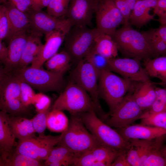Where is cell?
I'll list each match as a JSON object with an SVG mask.
<instances>
[{"label": "cell", "mask_w": 166, "mask_h": 166, "mask_svg": "<svg viewBox=\"0 0 166 166\" xmlns=\"http://www.w3.org/2000/svg\"><path fill=\"white\" fill-rule=\"evenodd\" d=\"M112 36L118 50L124 57L141 60L155 57L147 31L140 32L133 29L130 24H124Z\"/></svg>", "instance_id": "6da1fadb"}, {"label": "cell", "mask_w": 166, "mask_h": 166, "mask_svg": "<svg viewBox=\"0 0 166 166\" xmlns=\"http://www.w3.org/2000/svg\"><path fill=\"white\" fill-rule=\"evenodd\" d=\"M61 135L58 144L68 148L78 157L101 145L87 128L79 113L70 114L68 126Z\"/></svg>", "instance_id": "7a4b0ae2"}, {"label": "cell", "mask_w": 166, "mask_h": 166, "mask_svg": "<svg viewBox=\"0 0 166 166\" xmlns=\"http://www.w3.org/2000/svg\"><path fill=\"white\" fill-rule=\"evenodd\" d=\"M0 109L15 116L24 117L29 111L22 103L17 77L12 70L4 67L0 70Z\"/></svg>", "instance_id": "3957f363"}, {"label": "cell", "mask_w": 166, "mask_h": 166, "mask_svg": "<svg viewBox=\"0 0 166 166\" xmlns=\"http://www.w3.org/2000/svg\"><path fill=\"white\" fill-rule=\"evenodd\" d=\"M79 114L87 128L101 145L121 152L129 148L130 141L125 140L116 130L99 118L95 110Z\"/></svg>", "instance_id": "277c9868"}, {"label": "cell", "mask_w": 166, "mask_h": 166, "mask_svg": "<svg viewBox=\"0 0 166 166\" xmlns=\"http://www.w3.org/2000/svg\"><path fill=\"white\" fill-rule=\"evenodd\" d=\"M134 82L120 77L112 71L105 70L99 74L98 91L99 98L107 104L109 112L107 118L132 89Z\"/></svg>", "instance_id": "5b68a950"}, {"label": "cell", "mask_w": 166, "mask_h": 166, "mask_svg": "<svg viewBox=\"0 0 166 166\" xmlns=\"http://www.w3.org/2000/svg\"><path fill=\"white\" fill-rule=\"evenodd\" d=\"M11 70L32 87L41 92L53 91L61 93L66 85L63 73L31 66Z\"/></svg>", "instance_id": "8992f818"}, {"label": "cell", "mask_w": 166, "mask_h": 166, "mask_svg": "<svg viewBox=\"0 0 166 166\" xmlns=\"http://www.w3.org/2000/svg\"><path fill=\"white\" fill-rule=\"evenodd\" d=\"M52 109L66 110L70 114L92 110L96 113L95 106L88 93L81 86L70 81L55 101Z\"/></svg>", "instance_id": "52a82bcc"}, {"label": "cell", "mask_w": 166, "mask_h": 166, "mask_svg": "<svg viewBox=\"0 0 166 166\" xmlns=\"http://www.w3.org/2000/svg\"><path fill=\"white\" fill-rule=\"evenodd\" d=\"M98 32L96 28L73 26L65 39V49L71 62L76 65L85 57L92 47Z\"/></svg>", "instance_id": "ba28073f"}, {"label": "cell", "mask_w": 166, "mask_h": 166, "mask_svg": "<svg viewBox=\"0 0 166 166\" xmlns=\"http://www.w3.org/2000/svg\"><path fill=\"white\" fill-rule=\"evenodd\" d=\"M99 75L92 65L83 59L70 72L69 81L79 85L88 93L95 106L97 113L103 120L107 113L103 111L99 101L98 91Z\"/></svg>", "instance_id": "9c48e42d"}, {"label": "cell", "mask_w": 166, "mask_h": 166, "mask_svg": "<svg viewBox=\"0 0 166 166\" xmlns=\"http://www.w3.org/2000/svg\"><path fill=\"white\" fill-rule=\"evenodd\" d=\"M61 135L36 136L18 140L14 150L36 160H45L53 148L59 142Z\"/></svg>", "instance_id": "30bf717a"}, {"label": "cell", "mask_w": 166, "mask_h": 166, "mask_svg": "<svg viewBox=\"0 0 166 166\" xmlns=\"http://www.w3.org/2000/svg\"><path fill=\"white\" fill-rule=\"evenodd\" d=\"M144 111L135 101L131 93L128 92L110 115V117L105 121L111 127L123 128L140 119Z\"/></svg>", "instance_id": "8fae6325"}, {"label": "cell", "mask_w": 166, "mask_h": 166, "mask_svg": "<svg viewBox=\"0 0 166 166\" xmlns=\"http://www.w3.org/2000/svg\"><path fill=\"white\" fill-rule=\"evenodd\" d=\"M95 14L97 28L111 36L124 23L123 15L113 0H99Z\"/></svg>", "instance_id": "7c38bea8"}, {"label": "cell", "mask_w": 166, "mask_h": 166, "mask_svg": "<svg viewBox=\"0 0 166 166\" xmlns=\"http://www.w3.org/2000/svg\"><path fill=\"white\" fill-rule=\"evenodd\" d=\"M141 61L137 58L125 57L109 59V69L132 81H150L145 69L141 64Z\"/></svg>", "instance_id": "4fadbf2b"}, {"label": "cell", "mask_w": 166, "mask_h": 166, "mask_svg": "<svg viewBox=\"0 0 166 166\" xmlns=\"http://www.w3.org/2000/svg\"><path fill=\"white\" fill-rule=\"evenodd\" d=\"M99 1L71 0L65 17L72 26H91Z\"/></svg>", "instance_id": "5bb4252c"}, {"label": "cell", "mask_w": 166, "mask_h": 166, "mask_svg": "<svg viewBox=\"0 0 166 166\" xmlns=\"http://www.w3.org/2000/svg\"><path fill=\"white\" fill-rule=\"evenodd\" d=\"M30 28L46 36L58 29L72 25L66 18L53 16L42 10L32 9L26 13Z\"/></svg>", "instance_id": "9a60e30c"}, {"label": "cell", "mask_w": 166, "mask_h": 166, "mask_svg": "<svg viewBox=\"0 0 166 166\" xmlns=\"http://www.w3.org/2000/svg\"><path fill=\"white\" fill-rule=\"evenodd\" d=\"M72 27V26L69 25L58 29L45 36V42L31 66L37 68H42L47 61L57 53L64 42L67 34Z\"/></svg>", "instance_id": "2e32d148"}, {"label": "cell", "mask_w": 166, "mask_h": 166, "mask_svg": "<svg viewBox=\"0 0 166 166\" xmlns=\"http://www.w3.org/2000/svg\"><path fill=\"white\" fill-rule=\"evenodd\" d=\"M30 29L18 32L8 39V54L4 64L6 69L13 70L18 68Z\"/></svg>", "instance_id": "e0dca14e"}, {"label": "cell", "mask_w": 166, "mask_h": 166, "mask_svg": "<svg viewBox=\"0 0 166 166\" xmlns=\"http://www.w3.org/2000/svg\"><path fill=\"white\" fill-rule=\"evenodd\" d=\"M10 115L3 110L0 112V161L7 159L13 152L18 142L10 125Z\"/></svg>", "instance_id": "ac0fdd59"}, {"label": "cell", "mask_w": 166, "mask_h": 166, "mask_svg": "<svg viewBox=\"0 0 166 166\" xmlns=\"http://www.w3.org/2000/svg\"><path fill=\"white\" fill-rule=\"evenodd\" d=\"M116 130L126 140L132 139H153L166 135V129L142 124H131Z\"/></svg>", "instance_id": "d6986e66"}, {"label": "cell", "mask_w": 166, "mask_h": 166, "mask_svg": "<svg viewBox=\"0 0 166 166\" xmlns=\"http://www.w3.org/2000/svg\"><path fill=\"white\" fill-rule=\"evenodd\" d=\"M129 92L136 103L144 111L148 109L153 103L156 97L155 86L150 81L136 82Z\"/></svg>", "instance_id": "ffe728a7"}, {"label": "cell", "mask_w": 166, "mask_h": 166, "mask_svg": "<svg viewBox=\"0 0 166 166\" xmlns=\"http://www.w3.org/2000/svg\"><path fill=\"white\" fill-rule=\"evenodd\" d=\"M158 0H137L129 17V24L140 28L154 19L149 14L151 8L156 6Z\"/></svg>", "instance_id": "44dd1931"}, {"label": "cell", "mask_w": 166, "mask_h": 166, "mask_svg": "<svg viewBox=\"0 0 166 166\" xmlns=\"http://www.w3.org/2000/svg\"><path fill=\"white\" fill-rule=\"evenodd\" d=\"M1 3L6 8L10 23V32L7 39L18 32L30 28V20L26 13L19 10L7 0Z\"/></svg>", "instance_id": "7402d4cb"}, {"label": "cell", "mask_w": 166, "mask_h": 166, "mask_svg": "<svg viewBox=\"0 0 166 166\" xmlns=\"http://www.w3.org/2000/svg\"><path fill=\"white\" fill-rule=\"evenodd\" d=\"M42 35V34L30 29L26 43L17 68L26 67L34 60L43 45L41 41Z\"/></svg>", "instance_id": "603a6c76"}, {"label": "cell", "mask_w": 166, "mask_h": 166, "mask_svg": "<svg viewBox=\"0 0 166 166\" xmlns=\"http://www.w3.org/2000/svg\"><path fill=\"white\" fill-rule=\"evenodd\" d=\"M91 48L108 59L116 58L118 56L119 50L112 36L99 30Z\"/></svg>", "instance_id": "cb8c5ba5"}, {"label": "cell", "mask_w": 166, "mask_h": 166, "mask_svg": "<svg viewBox=\"0 0 166 166\" xmlns=\"http://www.w3.org/2000/svg\"><path fill=\"white\" fill-rule=\"evenodd\" d=\"M143 65L149 77L158 78L159 85H166V55L144 59Z\"/></svg>", "instance_id": "d4e9b609"}, {"label": "cell", "mask_w": 166, "mask_h": 166, "mask_svg": "<svg viewBox=\"0 0 166 166\" xmlns=\"http://www.w3.org/2000/svg\"><path fill=\"white\" fill-rule=\"evenodd\" d=\"M10 122L16 138L18 140L26 139L35 135L31 119L22 116H10Z\"/></svg>", "instance_id": "484cf974"}, {"label": "cell", "mask_w": 166, "mask_h": 166, "mask_svg": "<svg viewBox=\"0 0 166 166\" xmlns=\"http://www.w3.org/2000/svg\"><path fill=\"white\" fill-rule=\"evenodd\" d=\"M50 151L44 165L47 166L50 163L58 162L61 166H73L78 157L66 147L57 144Z\"/></svg>", "instance_id": "4316f807"}, {"label": "cell", "mask_w": 166, "mask_h": 166, "mask_svg": "<svg viewBox=\"0 0 166 166\" xmlns=\"http://www.w3.org/2000/svg\"><path fill=\"white\" fill-rule=\"evenodd\" d=\"M71 62L69 55L64 50L55 54L44 64L48 70L65 74L70 69Z\"/></svg>", "instance_id": "83f0119b"}, {"label": "cell", "mask_w": 166, "mask_h": 166, "mask_svg": "<svg viewBox=\"0 0 166 166\" xmlns=\"http://www.w3.org/2000/svg\"><path fill=\"white\" fill-rule=\"evenodd\" d=\"M69 122L62 111L52 109L47 115V128L51 131L62 133L67 128Z\"/></svg>", "instance_id": "f1b7e54d"}, {"label": "cell", "mask_w": 166, "mask_h": 166, "mask_svg": "<svg viewBox=\"0 0 166 166\" xmlns=\"http://www.w3.org/2000/svg\"><path fill=\"white\" fill-rule=\"evenodd\" d=\"M166 135L155 139L153 147L143 166H166V160L160 151Z\"/></svg>", "instance_id": "f546056e"}, {"label": "cell", "mask_w": 166, "mask_h": 166, "mask_svg": "<svg viewBox=\"0 0 166 166\" xmlns=\"http://www.w3.org/2000/svg\"><path fill=\"white\" fill-rule=\"evenodd\" d=\"M44 165L41 161L16 152H13L5 160L0 161V166H40Z\"/></svg>", "instance_id": "4dcf8cb0"}, {"label": "cell", "mask_w": 166, "mask_h": 166, "mask_svg": "<svg viewBox=\"0 0 166 166\" xmlns=\"http://www.w3.org/2000/svg\"><path fill=\"white\" fill-rule=\"evenodd\" d=\"M91 152L96 160L104 163L105 166H111L121 152L102 145L97 146L92 150Z\"/></svg>", "instance_id": "1f68e13d"}, {"label": "cell", "mask_w": 166, "mask_h": 166, "mask_svg": "<svg viewBox=\"0 0 166 166\" xmlns=\"http://www.w3.org/2000/svg\"><path fill=\"white\" fill-rule=\"evenodd\" d=\"M141 124L166 129V112H151L144 111Z\"/></svg>", "instance_id": "d6a6232c"}, {"label": "cell", "mask_w": 166, "mask_h": 166, "mask_svg": "<svg viewBox=\"0 0 166 166\" xmlns=\"http://www.w3.org/2000/svg\"><path fill=\"white\" fill-rule=\"evenodd\" d=\"M154 139L143 140L132 139L130 140V144L137 149L140 156L141 166L149 156L154 144Z\"/></svg>", "instance_id": "836d02e7"}, {"label": "cell", "mask_w": 166, "mask_h": 166, "mask_svg": "<svg viewBox=\"0 0 166 166\" xmlns=\"http://www.w3.org/2000/svg\"><path fill=\"white\" fill-rule=\"evenodd\" d=\"M84 59L92 65L99 74L103 70H109V59L95 52L91 48Z\"/></svg>", "instance_id": "e575fe53"}, {"label": "cell", "mask_w": 166, "mask_h": 166, "mask_svg": "<svg viewBox=\"0 0 166 166\" xmlns=\"http://www.w3.org/2000/svg\"><path fill=\"white\" fill-rule=\"evenodd\" d=\"M71 0H51L47 7V13L59 18H64L67 13Z\"/></svg>", "instance_id": "d590c367"}, {"label": "cell", "mask_w": 166, "mask_h": 166, "mask_svg": "<svg viewBox=\"0 0 166 166\" xmlns=\"http://www.w3.org/2000/svg\"><path fill=\"white\" fill-rule=\"evenodd\" d=\"M156 97L155 101L148 109L151 112H166V87H155Z\"/></svg>", "instance_id": "8d00e7d4"}, {"label": "cell", "mask_w": 166, "mask_h": 166, "mask_svg": "<svg viewBox=\"0 0 166 166\" xmlns=\"http://www.w3.org/2000/svg\"><path fill=\"white\" fill-rule=\"evenodd\" d=\"M15 75L18 78L20 85L22 103L24 106L28 108L29 105L33 104L36 93L30 85Z\"/></svg>", "instance_id": "74e56055"}, {"label": "cell", "mask_w": 166, "mask_h": 166, "mask_svg": "<svg viewBox=\"0 0 166 166\" xmlns=\"http://www.w3.org/2000/svg\"><path fill=\"white\" fill-rule=\"evenodd\" d=\"M147 32L150 39L155 57L166 55V42L156 34L154 30Z\"/></svg>", "instance_id": "f35d334b"}, {"label": "cell", "mask_w": 166, "mask_h": 166, "mask_svg": "<svg viewBox=\"0 0 166 166\" xmlns=\"http://www.w3.org/2000/svg\"><path fill=\"white\" fill-rule=\"evenodd\" d=\"M50 109L37 112L36 115L31 119L34 129L39 136L45 135V131L47 128V117Z\"/></svg>", "instance_id": "ab89813d"}, {"label": "cell", "mask_w": 166, "mask_h": 166, "mask_svg": "<svg viewBox=\"0 0 166 166\" xmlns=\"http://www.w3.org/2000/svg\"><path fill=\"white\" fill-rule=\"evenodd\" d=\"M10 25L7 10L3 4L0 6V42L7 39L10 32Z\"/></svg>", "instance_id": "60d3db41"}, {"label": "cell", "mask_w": 166, "mask_h": 166, "mask_svg": "<svg viewBox=\"0 0 166 166\" xmlns=\"http://www.w3.org/2000/svg\"><path fill=\"white\" fill-rule=\"evenodd\" d=\"M73 166H105L104 163L96 160L91 151L84 153L78 157Z\"/></svg>", "instance_id": "b9f144b4"}, {"label": "cell", "mask_w": 166, "mask_h": 166, "mask_svg": "<svg viewBox=\"0 0 166 166\" xmlns=\"http://www.w3.org/2000/svg\"><path fill=\"white\" fill-rule=\"evenodd\" d=\"M51 99L43 93H36L32 105L37 112L45 111L50 109Z\"/></svg>", "instance_id": "7bdbcfd3"}, {"label": "cell", "mask_w": 166, "mask_h": 166, "mask_svg": "<svg viewBox=\"0 0 166 166\" xmlns=\"http://www.w3.org/2000/svg\"><path fill=\"white\" fill-rule=\"evenodd\" d=\"M153 10L154 14L158 16L161 25L166 24V0H158Z\"/></svg>", "instance_id": "ee69618b"}, {"label": "cell", "mask_w": 166, "mask_h": 166, "mask_svg": "<svg viewBox=\"0 0 166 166\" xmlns=\"http://www.w3.org/2000/svg\"><path fill=\"white\" fill-rule=\"evenodd\" d=\"M113 0L123 15L124 19V24H129V18L132 10L126 0Z\"/></svg>", "instance_id": "f6af8a7d"}, {"label": "cell", "mask_w": 166, "mask_h": 166, "mask_svg": "<svg viewBox=\"0 0 166 166\" xmlns=\"http://www.w3.org/2000/svg\"><path fill=\"white\" fill-rule=\"evenodd\" d=\"M127 157L130 166H141L138 152L135 147L131 144L127 151Z\"/></svg>", "instance_id": "bcb514c9"}, {"label": "cell", "mask_w": 166, "mask_h": 166, "mask_svg": "<svg viewBox=\"0 0 166 166\" xmlns=\"http://www.w3.org/2000/svg\"><path fill=\"white\" fill-rule=\"evenodd\" d=\"M5 0H0V2ZM22 12L27 13L33 8L32 0H6Z\"/></svg>", "instance_id": "7dc6e473"}, {"label": "cell", "mask_w": 166, "mask_h": 166, "mask_svg": "<svg viewBox=\"0 0 166 166\" xmlns=\"http://www.w3.org/2000/svg\"><path fill=\"white\" fill-rule=\"evenodd\" d=\"M128 150L121 152L113 163L111 166H130L127 160V152Z\"/></svg>", "instance_id": "c3c4849f"}, {"label": "cell", "mask_w": 166, "mask_h": 166, "mask_svg": "<svg viewBox=\"0 0 166 166\" xmlns=\"http://www.w3.org/2000/svg\"><path fill=\"white\" fill-rule=\"evenodd\" d=\"M51 0H32L33 9L42 10L48 6Z\"/></svg>", "instance_id": "681fc988"}, {"label": "cell", "mask_w": 166, "mask_h": 166, "mask_svg": "<svg viewBox=\"0 0 166 166\" xmlns=\"http://www.w3.org/2000/svg\"><path fill=\"white\" fill-rule=\"evenodd\" d=\"M8 47L2 42H0V62L3 64L5 62L8 56Z\"/></svg>", "instance_id": "f907efd6"}, {"label": "cell", "mask_w": 166, "mask_h": 166, "mask_svg": "<svg viewBox=\"0 0 166 166\" xmlns=\"http://www.w3.org/2000/svg\"><path fill=\"white\" fill-rule=\"evenodd\" d=\"M154 30L156 34L166 42V24L161 25Z\"/></svg>", "instance_id": "816d5d0a"}, {"label": "cell", "mask_w": 166, "mask_h": 166, "mask_svg": "<svg viewBox=\"0 0 166 166\" xmlns=\"http://www.w3.org/2000/svg\"><path fill=\"white\" fill-rule=\"evenodd\" d=\"M132 11L136 3L137 0H126Z\"/></svg>", "instance_id": "f5cc1de1"}, {"label": "cell", "mask_w": 166, "mask_h": 166, "mask_svg": "<svg viewBox=\"0 0 166 166\" xmlns=\"http://www.w3.org/2000/svg\"><path fill=\"white\" fill-rule=\"evenodd\" d=\"M160 151L162 155L166 160V145L163 146Z\"/></svg>", "instance_id": "db71d44e"}]
</instances>
